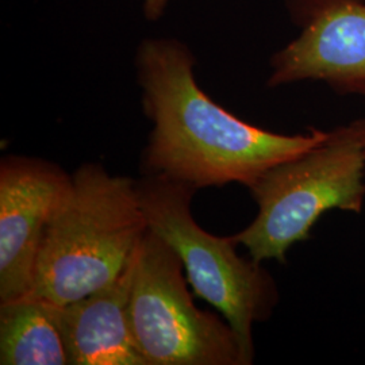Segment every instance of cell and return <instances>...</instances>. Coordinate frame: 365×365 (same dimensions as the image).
<instances>
[{
  "mask_svg": "<svg viewBox=\"0 0 365 365\" xmlns=\"http://www.w3.org/2000/svg\"><path fill=\"white\" fill-rule=\"evenodd\" d=\"M146 232L135 180L99 164L80 165L46 226L27 295L66 306L108 286Z\"/></svg>",
  "mask_w": 365,
  "mask_h": 365,
  "instance_id": "7a4b0ae2",
  "label": "cell"
},
{
  "mask_svg": "<svg viewBox=\"0 0 365 365\" xmlns=\"http://www.w3.org/2000/svg\"><path fill=\"white\" fill-rule=\"evenodd\" d=\"M135 261L108 286L61 306L71 365H146L129 317Z\"/></svg>",
  "mask_w": 365,
  "mask_h": 365,
  "instance_id": "ba28073f",
  "label": "cell"
},
{
  "mask_svg": "<svg viewBox=\"0 0 365 365\" xmlns=\"http://www.w3.org/2000/svg\"><path fill=\"white\" fill-rule=\"evenodd\" d=\"M72 175L42 158L0 163V304L27 295L46 226Z\"/></svg>",
  "mask_w": 365,
  "mask_h": 365,
  "instance_id": "52a82bcc",
  "label": "cell"
},
{
  "mask_svg": "<svg viewBox=\"0 0 365 365\" xmlns=\"http://www.w3.org/2000/svg\"><path fill=\"white\" fill-rule=\"evenodd\" d=\"M299 36L271 58L269 88L324 81L365 99V0H287Z\"/></svg>",
  "mask_w": 365,
  "mask_h": 365,
  "instance_id": "8992f818",
  "label": "cell"
},
{
  "mask_svg": "<svg viewBox=\"0 0 365 365\" xmlns=\"http://www.w3.org/2000/svg\"><path fill=\"white\" fill-rule=\"evenodd\" d=\"M168 1L170 0H144L145 16L150 22H155L157 19H160L168 6Z\"/></svg>",
  "mask_w": 365,
  "mask_h": 365,
  "instance_id": "30bf717a",
  "label": "cell"
},
{
  "mask_svg": "<svg viewBox=\"0 0 365 365\" xmlns=\"http://www.w3.org/2000/svg\"><path fill=\"white\" fill-rule=\"evenodd\" d=\"M0 364L71 365L61 306L30 295L0 304Z\"/></svg>",
  "mask_w": 365,
  "mask_h": 365,
  "instance_id": "9c48e42d",
  "label": "cell"
},
{
  "mask_svg": "<svg viewBox=\"0 0 365 365\" xmlns=\"http://www.w3.org/2000/svg\"><path fill=\"white\" fill-rule=\"evenodd\" d=\"M178 255L148 229L131 286V331L146 365H250L235 329L200 310Z\"/></svg>",
  "mask_w": 365,
  "mask_h": 365,
  "instance_id": "5b68a950",
  "label": "cell"
},
{
  "mask_svg": "<svg viewBox=\"0 0 365 365\" xmlns=\"http://www.w3.org/2000/svg\"><path fill=\"white\" fill-rule=\"evenodd\" d=\"M143 107L153 123L144 175L195 191L238 182L249 188L274 164L321 143L327 131L265 130L214 102L196 83L195 57L176 39H146L135 57Z\"/></svg>",
  "mask_w": 365,
  "mask_h": 365,
  "instance_id": "6da1fadb",
  "label": "cell"
},
{
  "mask_svg": "<svg viewBox=\"0 0 365 365\" xmlns=\"http://www.w3.org/2000/svg\"><path fill=\"white\" fill-rule=\"evenodd\" d=\"M135 188L148 229L178 255L194 295L218 310L255 357L253 327L279 303L272 274L262 262L240 256L232 235H210L196 223L194 188L149 175L135 180Z\"/></svg>",
  "mask_w": 365,
  "mask_h": 365,
  "instance_id": "277c9868",
  "label": "cell"
},
{
  "mask_svg": "<svg viewBox=\"0 0 365 365\" xmlns=\"http://www.w3.org/2000/svg\"><path fill=\"white\" fill-rule=\"evenodd\" d=\"M259 212L232 235L253 260L286 264L331 210L360 214L365 203V119L327 131L313 148L274 164L248 188Z\"/></svg>",
  "mask_w": 365,
  "mask_h": 365,
  "instance_id": "3957f363",
  "label": "cell"
}]
</instances>
